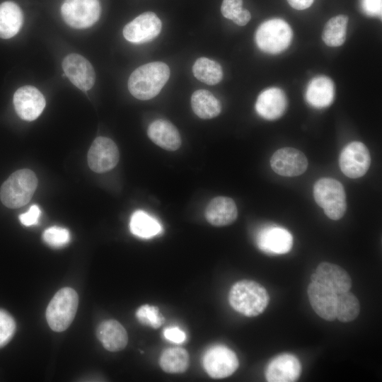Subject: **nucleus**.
Returning <instances> with one entry per match:
<instances>
[{"label":"nucleus","instance_id":"nucleus-1","mask_svg":"<svg viewBox=\"0 0 382 382\" xmlns=\"http://www.w3.org/2000/svg\"><path fill=\"white\" fill-rule=\"evenodd\" d=\"M169 76L170 69L166 63L150 62L138 67L131 74L128 89L136 98L149 100L159 93Z\"/></svg>","mask_w":382,"mask_h":382},{"label":"nucleus","instance_id":"nucleus-2","mask_svg":"<svg viewBox=\"0 0 382 382\" xmlns=\"http://www.w3.org/2000/svg\"><path fill=\"white\" fill-rule=\"evenodd\" d=\"M228 301L236 311L248 317H254L266 309L270 297L266 289L260 284L243 279L231 286Z\"/></svg>","mask_w":382,"mask_h":382},{"label":"nucleus","instance_id":"nucleus-3","mask_svg":"<svg viewBox=\"0 0 382 382\" xmlns=\"http://www.w3.org/2000/svg\"><path fill=\"white\" fill-rule=\"evenodd\" d=\"M37 186L34 172L29 169L16 170L1 185V201L8 208L21 207L30 202Z\"/></svg>","mask_w":382,"mask_h":382},{"label":"nucleus","instance_id":"nucleus-4","mask_svg":"<svg viewBox=\"0 0 382 382\" xmlns=\"http://www.w3.org/2000/svg\"><path fill=\"white\" fill-rule=\"evenodd\" d=\"M316 202L332 220L340 219L347 209L346 193L342 184L331 178H323L313 186Z\"/></svg>","mask_w":382,"mask_h":382},{"label":"nucleus","instance_id":"nucleus-5","mask_svg":"<svg viewBox=\"0 0 382 382\" xmlns=\"http://www.w3.org/2000/svg\"><path fill=\"white\" fill-rule=\"evenodd\" d=\"M79 304L77 293L71 288L59 290L49 303L46 318L50 328L55 332H62L72 323Z\"/></svg>","mask_w":382,"mask_h":382},{"label":"nucleus","instance_id":"nucleus-6","mask_svg":"<svg viewBox=\"0 0 382 382\" xmlns=\"http://www.w3.org/2000/svg\"><path fill=\"white\" fill-rule=\"evenodd\" d=\"M293 32L289 25L280 18H272L260 25L255 33V42L260 50L276 54L290 45Z\"/></svg>","mask_w":382,"mask_h":382},{"label":"nucleus","instance_id":"nucleus-7","mask_svg":"<svg viewBox=\"0 0 382 382\" xmlns=\"http://www.w3.org/2000/svg\"><path fill=\"white\" fill-rule=\"evenodd\" d=\"M100 12L99 0H64L61 6L65 23L76 29L92 26L99 19Z\"/></svg>","mask_w":382,"mask_h":382},{"label":"nucleus","instance_id":"nucleus-8","mask_svg":"<svg viewBox=\"0 0 382 382\" xmlns=\"http://www.w3.org/2000/svg\"><path fill=\"white\" fill-rule=\"evenodd\" d=\"M202 365L213 378H224L233 374L239 362L235 352L224 345L211 347L202 357Z\"/></svg>","mask_w":382,"mask_h":382},{"label":"nucleus","instance_id":"nucleus-9","mask_svg":"<svg viewBox=\"0 0 382 382\" xmlns=\"http://www.w3.org/2000/svg\"><path fill=\"white\" fill-rule=\"evenodd\" d=\"M371 164L369 149L361 142L352 141L342 150L339 165L342 172L350 178H358L366 174Z\"/></svg>","mask_w":382,"mask_h":382},{"label":"nucleus","instance_id":"nucleus-10","mask_svg":"<svg viewBox=\"0 0 382 382\" xmlns=\"http://www.w3.org/2000/svg\"><path fill=\"white\" fill-rule=\"evenodd\" d=\"M119 151L115 143L104 137H97L88 152V163L96 173H105L115 168L119 161Z\"/></svg>","mask_w":382,"mask_h":382},{"label":"nucleus","instance_id":"nucleus-11","mask_svg":"<svg viewBox=\"0 0 382 382\" xmlns=\"http://www.w3.org/2000/svg\"><path fill=\"white\" fill-rule=\"evenodd\" d=\"M161 21L153 12H145L128 23L123 28L125 38L135 44L149 42L161 30Z\"/></svg>","mask_w":382,"mask_h":382},{"label":"nucleus","instance_id":"nucleus-12","mask_svg":"<svg viewBox=\"0 0 382 382\" xmlns=\"http://www.w3.org/2000/svg\"><path fill=\"white\" fill-rule=\"evenodd\" d=\"M272 169L278 175L286 177L298 176L308 167V160L301 151L291 147L276 151L270 158Z\"/></svg>","mask_w":382,"mask_h":382},{"label":"nucleus","instance_id":"nucleus-13","mask_svg":"<svg viewBox=\"0 0 382 382\" xmlns=\"http://www.w3.org/2000/svg\"><path fill=\"white\" fill-rule=\"evenodd\" d=\"M45 104L43 95L34 86H22L13 95L16 112L24 120L33 121L37 119L42 112Z\"/></svg>","mask_w":382,"mask_h":382},{"label":"nucleus","instance_id":"nucleus-14","mask_svg":"<svg viewBox=\"0 0 382 382\" xmlns=\"http://www.w3.org/2000/svg\"><path fill=\"white\" fill-rule=\"evenodd\" d=\"M66 76L79 89L86 91L94 85L96 74L91 64L79 54H69L62 62Z\"/></svg>","mask_w":382,"mask_h":382},{"label":"nucleus","instance_id":"nucleus-15","mask_svg":"<svg viewBox=\"0 0 382 382\" xmlns=\"http://www.w3.org/2000/svg\"><path fill=\"white\" fill-rule=\"evenodd\" d=\"M301 372V365L298 358L284 353L270 361L265 370V378L269 382H293L299 378Z\"/></svg>","mask_w":382,"mask_h":382},{"label":"nucleus","instance_id":"nucleus-16","mask_svg":"<svg viewBox=\"0 0 382 382\" xmlns=\"http://www.w3.org/2000/svg\"><path fill=\"white\" fill-rule=\"evenodd\" d=\"M309 302L314 311L322 318L332 321L335 317L337 294L330 287L311 282L308 286Z\"/></svg>","mask_w":382,"mask_h":382},{"label":"nucleus","instance_id":"nucleus-17","mask_svg":"<svg viewBox=\"0 0 382 382\" xmlns=\"http://www.w3.org/2000/svg\"><path fill=\"white\" fill-rule=\"evenodd\" d=\"M311 279L330 287L337 294L347 292L352 287V279L348 273L341 267L327 262L318 265Z\"/></svg>","mask_w":382,"mask_h":382},{"label":"nucleus","instance_id":"nucleus-18","mask_svg":"<svg viewBox=\"0 0 382 382\" xmlns=\"http://www.w3.org/2000/svg\"><path fill=\"white\" fill-rule=\"evenodd\" d=\"M257 243L259 248L266 253L285 254L292 248L293 237L289 231L284 228L268 226L258 233Z\"/></svg>","mask_w":382,"mask_h":382},{"label":"nucleus","instance_id":"nucleus-19","mask_svg":"<svg viewBox=\"0 0 382 382\" xmlns=\"http://www.w3.org/2000/svg\"><path fill=\"white\" fill-rule=\"evenodd\" d=\"M287 100L284 92L279 88H269L257 97L255 110L258 115L267 120H274L284 113Z\"/></svg>","mask_w":382,"mask_h":382},{"label":"nucleus","instance_id":"nucleus-20","mask_svg":"<svg viewBox=\"0 0 382 382\" xmlns=\"http://www.w3.org/2000/svg\"><path fill=\"white\" fill-rule=\"evenodd\" d=\"M237 216L236 204L228 197L219 196L213 198L205 209L206 219L214 226H228L234 222Z\"/></svg>","mask_w":382,"mask_h":382},{"label":"nucleus","instance_id":"nucleus-21","mask_svg":"<svg viewBox=\"0 0 382 382\" xmlns=\"http://www.w3.org/2000/svg\"><path fill=\"white\" fill-rule=\"evenodd\" d=\"M147 135L154 144L168 151H175L181 145L178 130L166 120H156L151 122L148 127Z\"/></svg>","mask_w":382,"mask_h":382},{"label":"nucleus","instance_id":"nucleus-22","mask_svg":"<svg viewBox=\"0 0 382 382\" xmlns=\"http://www.w3.org/2000/svg\"><path fill=\"white\" fill-rule=\"evenodd\" d=\"M96 335L103 346L110 352L123 349L128 342L126 330L118 321L112 319L103 321L98 326Z\"/></svg>","mask_w":382,"mask_h":382},{"label":"nucleus","instance_id":"nucleus-23","mask_svg":"<svg viewBox=\"0 0 382 382\" xmlns=\"http://www.w3.org/2000/svg\"><path fill=\"white\" fill-rule=\"evenodd\" d=\"M334 96V83L325 76H316L311 80L305 93L307 103L316 108L329 106L333 102Z\"/></svg>","mask_w":382,"mask_h":382},{"label":"nucleus","instance_id":"nucleus-24","mask_svg":"<svg viewBox=\"0 0 382 382\" xmlns=\"http://www.w3.org/2000/svg\"><path fill=\"white\" fill-rule=\"evenodd\" d=\"M23 15L21 8L13 1L0 4V37L8 39L16 35L23 25Z\"/></svg>","mask_w":382,"mask_h":382},{"label":"nucleus","instance_id":"nucleus-25","mask_svg":"<svg viewBox=\"0 0 382 382\" xmlns=\"http://www.w3.org/2000/svg\"><path fill=\"white\" fill-rule=\"evenodd\" d=\"M191 106L195 114L204 120L216 117L221 110L220 101L204 89L197 90L192 93Z\"/></svg>","mask_w":382,"mask_h":382},{"label":"nucleus","instance_id":"nucleus-26","mask_svg":"<svg viewBox=\"0 0 382 382\" xmlns=\"http://www.w3.org/2000/svg\"><path fill=\"white\" fill-rule=\"evenodd\" d=\"M190 364L189 354L186 349L175 347L166 349L161 354L159 364L162 370L169 374L185 372Z\"/></svg>","mask_w":382,"mask_h":382},{"label":"nucleus","instance_id":"nucleus-27","mask_svg":"<svg viewBox=\"0 0 382 382\" xmlns=\"http://www.w3.org/2000/svg\"><path fill=\"white\" fill-rule=\"evenodd\" d=\"M129 228L134 235L142 238H152L159 234L162 230L158 221L142 210L133 213Z\"/></svg>","mask_w":382,"mask_h":382},{"label":"nucleus","instance_id":"nucleus-28","mask_svg":"<svg viewBox=\"0 0 382 382\" xmlns=\"http://www.w3.org/2000/svg\"><path fill=\"white\" fill-rule=\"evenodd\" d=\"M192 73L197 79L211 86L219 83L223 78L221 65L206 57H200L195 61Z\"/></svg>","mask_w":382,"mask_h":382},{"label":"nucleus","instance_id":"nucleus-29","mask_svg":"<svg viewBox=\"0 0 382 382\" xmlns=\"http://www.w3.org/2000/svg\"><path fill=\"white\" fill-rule=\"evenodd\" d=\"M348 17L345 15H338L330 18L325 25L322 39L329 47H339L342 45L347 33Z\"/></svg>","mask_w":382,"mask_h":382},{"label":"nucleus","instance_id":"nucleus-30","mask_svg":"<svg viewBox=\"0 0 382 382\" xmlns=\"http://www.w3.org/2000/svg\"><path fill=\"white\" fill-rule=\"evenodd\" d=\"M360 312V304L357 298L349 291L337 294L335 317L340 321L347 323L357 318Z\"/></svg>","mask_w":382,"mask_h":382},{"label":"nucleus","instance_id":"nucleus-31","mask_svg":"<svg viewBox=\"0 0 382 382\" xmlns=\"http://www.w3.org/2000/svg\"><path fill=\"white\" fill-rule=\"evenodd\" d=\"M136 317L141 324L155 329L164 323V318L156 306L145 304L140 306L136 312Z\"/></svg>","mask_w":382,"mask_h":382},{"label":"nucleus","instance_id":"nucleus-32","mask_svg":"<svg viewBox=\"0 0 382 382\" xmlns=\"http://www.w3.org/2000/svg\"><path fill=\"white\" fill-rule=\"evenodd\" d=\"M44 241L54 248H60L69 243L71 236L69 231L64 228L52 226L47 228L42 236Z\"/></svg>","mask_w":382,"mask_h":382},{"label":"nucleus","instance_id":"nucleus-33","mask_svg":"<svg viewBox=\"0 0 382 382\" xmlns=\"http://www.w3.org/2000/svg\"><path fill=\"white\" fill-rule=\"evenodd\" d=\"M16 330V323L6 311L0 309V347L6 345Z\"/></svg>","mask_w":382,"mask_h":382},{"label":"nucleus","instance_id":"nucleus-34","mask_svg":"<svg viewBox=\"0 0 382 382\" xmlns=\"http://www.w3.org/2000/svg\"><path fill=\"white\" fill-rule=\"evenodd\" d=\"M243 0H223L221 11L222 15L230 20L243 9Z\"/></svg>","mask_w":382,"mask_h":382},{"label":"nucleus","instance_id":"nucleus-35","mask_svg":"<svg viewBox=\"0 0 382 382\" xmlns=\"http://www.w3.org/2000/svg\"><path fill=\"white\" fill-rule=\"evenodd\" d=\"M40 214L41 211L39 207L33 204L27 212L19 216V219L24 226H30L37 224Z\"/></svg>","mask_w":382,"mask_h":382},{"label":"nucleus","instance_id":"nucleus-36","mask_svg":"<svg viewBox=\"0 0 382 382\" xmlns=\"http://www.w3.org/2000/svg\"><path fill=\"white\" fill-rule=\"evenodd\" d=\"M381 0H361L363 11L370 16H381Z\"/></svg>","mask_w":382,"mask_h":382},{"label":"nucleus","instance_id":"nucleus-37","mask_svg":"<svg viewBox=\"0 0 382 382\" xmlns=\"http://www.w3.org/2000/svg\"><path fill=\"white\" fill-rule=\"evenodd\" d=\"M166 339L175 343H182L186 339V334L178 327L167 328L163 330Z\"/></svg>","mask_w":382,"mask_h":382},{"label":"nucleus","instance_id":"nucleus-38","mask_svg":"<svg viewBox=\"0 0 382 382\" xmlns=\"http://www.w3.org/2000/svg\"><path fill=\"white\" fill-rule=\"evenodd\" d=\"M250 13L246 9H242L233 18V21L238 25H245L250 20Z\"/></svg>","mask_w":382,"mask_h":382},{"label":"nucleus","instance_id":"nucleus-39","mask_svg":"<svg viewBox=\"0 0 382 382\" xmlns=\"http://www.w3.org/2000/svg\"><path fill=\"white\" fill-rule=\"evenodd\" d=\"M314 0H287L289 4L297 10H303L309 8Z\"/></svg>","mask_w":382,"mask_h":382}]
</instances>
